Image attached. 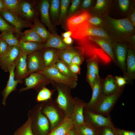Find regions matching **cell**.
I'll list each match as a JSON object with an SVG mask.
<instances>
[{
    "instance_id": "19",
    "label": "cell",
    "mask_w": 135,
    "mask_h": 135,
    "mask_svg": "<svg viewBox=\"0 0 135 135\" xmlns=\"http://www.w3.org/2000/svg\"><path fill=\"white\" fill-rule=\"evenodd\" d=\"M87 10H82L68 16L66 21V26L68 30L71 31L76 27L87 20L91 16Z\"/></svg>"
},
{
    "instance_id": "29",
    "label": "cell",
    "mask_w": 135,
    "mask_h": 135,
    "mask_svg": "<svg viewBox=\"0 0 135 135\" xmlns=\"http://www.w3.org/2000/svg\"><path fill=\"white\" fill-rule=\"evenodd\" d=\"M44 43L24 42L19 40L18 47L21 52L27 54L43 48Z\"/></svg>"
},
{
    "instance_id": "49",
    "label": "cell",
    "mask_w": 135,
    "mask_h": 135,
    "mask_svg": "<svg viewBox=\"0 0 135 135\" xmlns=\"http://www.w3.org/2000/svg\"><path fill=\"white\" fill-rule=\"evenodd\" d=\"M114 78L119 87L124 86L126 84H128L125 78L123 77L116 76L114 77Z\"/></svg>"
},
{
    "instance_id": "35",
    "label": "cell",
    "mask_w": 135,
    "mask_h": 135,
    "mask_svg": "<svg viewBox=\"0 0 135 135\" xmlns=\"http://www.w3.org/2000/svg\"><path fill=\"white\" fill-rule=\"evenodd\" d=\"M28 118L26 122L16 130L14 135H34L31 128V119Z\"/></svg>"
},
{
    "instance_id": "59",
    "label": "cell",
    "mask_w": 135,
    "mask_h": 135,
    "mask_svg": "<svg viewBox=\"0 0 135 135\" xmlns=\"http://www.w3.org/2000/svg\"></svg>"
},
{
    "instance_id": "23",
    "label": "cell",
    "mask_w": 135,
    "mask_h": 135,
    "mask_svg": "<svg viewBox=\"0 0 135 135\" xmlns=\"http://www.w3.org/2000/svg\"><path fill=\"white\" fill-rule=\"evenodd\" d=\"M88 38L90 40L100 46L109 56L112 61L116 65H118L114 54L112 41L98 36H90L88 37Z\"/></svg>"
},
{
    "instance_id": "33",
    "label": "cell",
    "mask_w": 135,
    "mask_h": 135,
    "mask_svg": "<svg viewBox=\"0 0 135 135\" xmlns=\"http://www.w3.org/2000/svg\"><path fill=\"white\" fill-rule=\"evenodd\" d=\"M49 11L51 21L53 23L58 21L60 13V0H51L50 1Z\"/></svg>"
},
{
    "instance_id": "10",
    "label": "cell",
    "mask_w": 135,
    "mask_h": 135,
    "mask_svg": "<svg viewBox=\"0 0 135 135\" xmlns=\"http://www.w3.org/2000/svg\"><path fill=\"white\" fill-rule=\"evenodd\" d=\"M38 72L45 76L51 81L52 83L55 82L63 84L68 86L71 89L76 88L78 84L77 81L62 74L55 65L45 68L43 70Z\"/></svg>"
},
{
    "instance_id": "54",
    "label": "cell",
    "mask_w": 135,
    "mask_h": 135,
    "mask_svg": "<svg viewBox=\"0 0 135 135\" xmlns=\"http://www.w3.org/2000/svg\"><path fill=\"white\" fill-rule=\"evenodd\" d=\"M63 40L66 44L71 46L73 42V40L70 37L63 38Z\"/></svg>"
},
{
    "instance_id": "55",
    "label": "cell",
    "mask_w": 135,
    "mask_h": 135,
    "mask_svg": "<svg viewBox=\"0 0 135 135\" xmlns=\"http://www.w3.org/2000/svg\"><path fill=\"white\" fill-rule=\"evenodd\" d=\"M72 32L70 30L63 32L61 34L62 36L64 38L70 37L72 36Z\"/></svg>"
},
{
    "instance_id": "50",
    "label": "cell",
    "mask_w": 135,
    "mask_h": 135,
    "mask_svg": "<svg viewBox=\"0 0 135 135\" xmlns=\"http://www.w3.org/2000/svg\"><path fill=\"white\" fill-rule=\"evenodd\" d=\"M8 46L6 42L4 40L0 38V56L6 52Z\"/></svg>"
},
{
    "instance_id": "15",
    "label": "cell",
    "mask_w": 135,
    "mask_h": 135,
    "mask_svg": "<svg viewBox=\"0 0 135 135\" xmlns=\"http://www.w3.org/2000/svg\"><path fill=\"white\" fill-rule=\"evenodd\" d=\"M86 103L78 97L74 98L73 108L70 118L75 128L84 123L83 110Z\"/></svg>"
},
{
    "instance_id": "14",
    "label": "cell",
    "mask_w": 135,
    "mask_h": 135,
    "mask_svg": "<svg viewBox=\"0 0 135 135\" xmlns=\"http://www.w3.org/2000/svg\"><path fill=\"white\" fill-rule=\"evenodd\" d=\"M42 49L27 54V62L29 75L33 72L42 71L45 68Z\"/></svg>"
},
{
    "instance_id": "27",
    "label": "cell",
    "mask_w": 135,
    "mask_h": 135,
    "mask_svg": "<svg viewBox=\"0 0 135 135\" xmlns=\"http://www.w3.org/2000/svg\"><path fill=\"white\" fill-rule=\"evenodd\" d=\"M74 127L70 119L66 118L59 124L51 130L47 135H66Z\"/></svg>"
},
{
    "instance_id": "36",
    "label": "cell",
    "mask_w": 135,
    "mask_h": 135,
    "mask_svg": "<svg viewBox=\"0 0 135 135\" xmlns=\"http://www.w3.org/2000/svg\"><path fill=\"white\" fill-rule=\"evenodd\" d=\"M12 32L2 33L0 38L4 40L8 46H16L18 47L19 40L16 36Z\"/></svg>"
},
{
    "instance_id": "8",
    "label": "cell",
    "mask_w": 135,
    "mask_h": 135,
    "mask_svg": "<svg viewBox=\"0 0 135 135\" xmlns=\"http://www.w3.org/2000/svg\"><path fill=\"white\" fill-rule=\"evenodd\" d=\"M83 115L84 123L96 129L99 130L105 127H115L110 116L106 117L96 113L85 106Z\"/></svg>"
},
{
    "instance_id": "53",
    "label": "cell",
    "mask_w": 135,
    "mask_h": 135,
    "mask_svg": "<svg viewBox=\"0 0 135 135\" xmlns=\"http://www.w3.org/2000/svg\"><path fill=\"white\" fill-rule=\"evenodd\" d=\"M92 0H84L82 3L81 8L82 10H84L88 7L91 5Z\"/></svg>"
},
{
    "instance_id": "34",
    "label": "cell",
    "mask_w": 135,
    "mask_h": 135,
    "mask_svg": "<svg viewBox=\"0 0 135 135\" xmlns=\"http://www.w3.org/2000/svg\"><path fill=\"white\" fill-rule=\"evenodd\" d=\"M70 2V0H60V13L57 21V24H61L66 18L68 16Z\"/></svg>"
},
{
    "instance_id": "31",
    "label": "cell",
    "mask_w": 135,
    "mask_h": 135,
    "mask_svg": "<svg viewBox=\"0 0 135 135\" xmlns=\"http://www.w3.org/2000/svg\"><path fill=\"white\" fill-rule=\"evenodd\" d=\"M20 40L24 42H32L44 43L38 34L32 28L25 30L19 36Z\"/></svg>"
},
{
    "instance_id": "16",
    "label": "cell",
    "mask_w": 135,
    "mask_h": 135,
    "mask_svg": "<svg viewBox=\"0 0 135 135\" xmlns=\"http://www.w3.org/2000/svg\"><path fill=\"white\" fill-rule=\"evenodd\" d=\"M27 54L20 51L16 60L14 71L16 79L23 80L29 75L27 62Z\"/></svg>"
},
{
    "instance_id": "48",
    "label": "cell",
    "mask_w": 135,
    "mask_h": 135,
    "mask_svg": "<svg viewBox=\"0 0 135 135\" xmlns=\"http://www.w3.org/2000/svg\"><path fill=\"white\" fill-rule=\"evenodd\" d=\"M68 66L70 70L72 73L77 75L80 74V66L76 64H71Z\"/></svg>"
},
{
    "instance_id": "46",
    "label": "cell",
    "mask_w": 135,
    "mask_h": 135,
    "mask_svg": "<svg viewBox=\"0 0 135 135\" xmlns=\"http://www.w3.org/2000/svg\"><path fill=\"white\" fill-rule=\"evenodd\" d=\"M87 22L91 25L94 26H98L103 23L102 20L96 16H91L88 19Z\"/></svg>"
},
{
    "instance_id": "42",
    "label": "cell",
    "mask_w": 135,
    "mask_h": 135,
    "mask_svg": "<svg viewBox=\"0 0 135 135\" xmlns=\"http://www.w3.org/2000/svg\"><path fill=\"white\" fill-rule=\"evenodd\" d=\"M81 1L80 0H70L71 4L68 9V16L74 14L77 12Z\"/></svg>"
},
{
    "instance_id": "38",
    "label": "cell",
    "mask_w": 135,
    "mask_h": 135,
    "mask_svg": "<svg viewBox=\"0 0 135 135\" xmlns=\"http://www.w3.org/2000/svg\"><path fill=\"white\" fill-rule=\"evenodd\" d=\"M75 129L80 135H98V134L99 130L95 129L84 123Z\"/></svg>"
},
{
    "instance_id": "45",
    "label": "cell",
    "mask_w": 135,
    "mask_h": 135,
    "mask_svg": "<svg viewBox=\"0 0 135 135\" xmlns=\"http://www.w3.org/2000/svg\"><path fill=\"white\" fill-rule=\"evenodd\" d=\"M84 52L78 54L72 58L71 64H74L80 66L82 63L84 59Z\"/></svg>"
},
{
    "instance_id": "57",
    "label": "cell",
    "mask_w": 135,
    "mask_h": 135,
    "mask_svg": "<svg viewBox=\"0 0 135 135\" xmlns=\"http://www.w3.org/2000/svg\"><path fill=\"white\" fill-rule=\"evenodd\" d=\"M6 8L2 0H0V12Z\"/></svg>"
},
{
    "instance_id": "2",
    "label": "cell",
    "mask_w": 135,
    "mask_h": 135,
    "mask_svg": "<svg viewBox=\"0 0 135 135\" xmlns=\"http://www.w3.org/2000/svg\"><path fill=\"white\" fill-rule=\"evenodd\" d=\"M57 92L54 101L66 118H70L73 108L74 98L70 92L71 88L68 86L55 82L52 83Z\"/></svg>"
},
{
    "instance_id": "12",
    "label": "cell",
    "mask_w": 135,
    "mask_h": 135,
    "mask_svg": "<svg viewBox=\"0 0 135 135\" xmlns=\"http://www.w3.org/2000/svg\"><path fill=\"white\" fill-rule=\"evenodd\" d=\"M20 52L19 48L16 46H8L6 52L0 56V66L6 72L15 66L16 60Z\"/></svg>"
},
{
    "instance_id": "4",
    "label": "cell",
    "mask_w": 135,
    "mask_h": 135,
    "mask_svg": "<svg viewBox=\"0 0 135 135\" xmlns=\"http://www.w3.org/2000/svg\"><path fill=\"white\" fill-rule=\"evenodd\" d=\"M71 31L72 33V36L76 40L95 36L102 38L112 41L106 31L104 28L92 26L87 21L78 25Z\"/></svg>"
},
{
    "instance_id": "21",
    "label": "cell",
    "mask_w": 135,
    "mask_h": 135,
    "mask_svg": "<svg viewBox=\"0 0 135 135\" xmlns=\"http://www.w3.org/2000/svg\"><path fill=\"white\" fill-rule=\"evenodd\" d=\"M15 68L14 66L10 69L8 72L9 77L6 86L1 92L2 96V103L4 106L6 105V100L10 94L16 90V87L18 84L23 82L22 80L15 79L14 72Z\"/></svg>"
},
{
    "instance_id": "18",
    "label": "cell",
    "mask_w": 135,
    "mask_h": 135,
    "mask_svg": "<svg viewBox=\"0 0 135 135\" xmlns=\"http://www.w3.org/2000/svg\"><path fill=\"white\" fill-rule=\"evenodd\" d=\"M126 72L123 77L128 84L135 79V54L134 50L128 46L126 62Z\"/></svg>"
},
{
    "instance_id": "9",
    "label": "cell",
    "mask_w": 135,
    "mask_h": 135,
    "mask_svg": "<svg viewBox=\"0 0 135 135\" xmlns=\"http://www.w3.org/2000/svg\"><path fill=\"white\" fill-rule=\"evenodd\" d=\"M26 86L20 88L19 92L32 89L38 92L40 90L50 84L51 81L45 76L38 72L30 74L25 79Z\"/></svg>"
},
{
    "instance_id": "37",
    "label": "cell",
    "mask_w": 135,
    "mask_h": 135,
    "mask_svg": "<svg viewBox=\"0 0 135 135\" xmlns=\"http://www.w3.org/2000/svg\"><path fill=\"white\" fill-rule=\"evenodd\" d=\"M56 90L54 89L50 90L46 86L43 88L38 92L36 98V101L42 102L52 98V96Z\"/></svg>"
},
{
    "instance_id": "7",
    "label": "cell",
    "mask_w": 135,
    "mask_h": 135,
    "mask_svg": "<svg viewBox=\"0 0 135 135\" xmlns=\"http://www.w3.org/2000/svg\"><path fill=\"white\" fill-rule=\"evenodd\" d=\"M124 88V86L120 87L114 93L107 96H104L92 111L105 116H110V112L122 94Z\"/></svg>"
},
{
    "instance_id": "3",
    "label": "cell",
    "mask_w": 135,
    "mask_h": 135,
    "mask_svg": "<svg viewBox=\"0 0 135 135\" xmlns=\"http://www.w3.org/2000/svg\"><path fill=\"white\" fill-rule=\"evenodd\" d=\"M42 103L35 105L28 112L32 120L31 128L34 135H47L50 130V122L41 111Z\"/></svg>"
},
{
    "instance_id": "20",
    "label": "cell",
    "mask_w": 135,
    "mask_h": 135,
    "mask_svg": "<svg viewBox=\"0 0 135 135\" xmlns=\"http://www.w3.org/2000/svg\"><path fill=\"white\" fill-rule=\"evenodd\" d=\"M100 76L97 77L92 90L91 98L89 102L86 103L85 106L86 108L92 111L104 96L102 90V83L103 80Z\"/></svg>"
},
{
    "instance_id": "24",
    "label": "cell",
    "mask_w": 135,
    "mask_h": 135,
    "mask_svg": "<svg viewBox=\"0 0 135 135\" xmlns=\"http://www.w3.org/2000/svg\"><path fill=\"white\" fill-rule=\"evenodd\" d=\"M83 52H84V50L82 48L72 46L70 48L63 50H58L57 54L59 59L69 65L71 64L72 60L74 56Z\"/></svg>"
},
{
    "instance_id": "28",
    "label": "cell",
    "mask_w": 135,
    "mask_h": 135,
    "mask_svg": "<svg viewBox=\"0 0 135 135\" xmlns=\"http://www.w3.org/2000/svg\"><path fill=\"white\" fill-rule=\"evenodd\" d=\"M58 50L52 48L42 49V57L45 68L54 65L59 59L57 54Z\"/></svg>"
},
{
    "instance_id": "44",
    "label": "cell",
    "mask_w": 135,
    "mask_h": 135,
    "mask_svg": "<svg viewBox=\"0 0 135 135\" xmlns=\"http://www.w3.org/2000/svg\"><path fill=\"white\" fill-rule=\"evenodd\" d=\"M114 128L105 127L102 128L99 130L98 135H116L114 130Z\"/></svg>"
},
{
    "instance_id": "5",
    "label": "cell",
    "mask_w": 135,
    "mask_h": 135,
    "mask_svg": "<svg viewBox=\"0 0 135 135\" xmlns=\"http://www.w3.org/2000/svg\"><path fill=\"white\" fill-rule=\"evenodd\" d=\"M76 40L78 46L84 49V56L88 59L96 55L99 61L104 64H108L112 61L110 57L101 48L88 37Z\"/></svg>"
},
{
    "instance_id": "17",
    "label": "cell",
    "mask_w": 135,
    "mask_h": 135,
    "mask_svg": "<svg viewBox=\"0 0 135 135\" xmlns=\"http://www.w3.org/2000/svg\"><path fill=\"white\" fill-rule=\"evenodd\" d=\"M112 48L116 55L118 65L124 75L126 72V62L128 50L126 45L122 42H112Z\"/></svg>"
},
{
    "instance_id": "56",
    "label": "cell",
    "mask_w": 135,
    "mask_h": 135,
    "mask_svg": "<svg viewBox=\"0 0 135 135\" xmlns=\"http://www.w3.org/2000/svg\"><path fill=\"white\" fill-rule=\"evenodd\" d=\"M130 22L134 26H135V13L134 12L130 16Z\"/></svg>"
},
{
    "instance_id": "1",
    "label": "cell",
    "mask_w": 135,
    "mask_h": 135,
    "mask_svg": "<svg viewBox=\"0 0 135 135\" xmlns=\"http://www.w3.org/2000/svg\"><path fill=\"white\" fill-rule=\"evenodd\" d=\"M134 26L127 18L115 19L106 15L104 17L103 28L112 41L126 42L134 33Z\"/></svg>"
},
{
    "instance_id": "13",
    "label": "cell",
    "mask_w": 135,
    "mask_h": 135,
    "mask_svg": "<svg viewBox=\"0 0 135 135\" xmlns=\"http://www.w3.org/2000/svg\"><path fill=\"white\" fill-rule=\"evenodd\" d=\"M0 14L20 32H22L23 28H31L33 26L32 23L23 20L16 14L6 8L0 12Z\"/></svg>"
},
{
    "instance_id": "51",
    "label": "cell",
    "mask_w": 135,
    "mask_h": 135,
    "mask_svg": "<svg viewBox=\"0 0 135 135\" xmlns=\"http://www.w3.org/2000/svg\"><path fill=\"white\" fill-rule=\"evenodd\" d=\"M118 3L121 10L123 11H126L128 9L129 4L128 0H119Z\"/></svg>"
},
{
    "instance_id": "22",
    "label": "cell",
    "mask_w": 135,
    "mask_h": 135,
    "mask_svg": "<svg viewBox=\"0 0 135 135\" xmlns=\"http://www.w3.org/2000/svg\"><path fill=\"white\" fill-rule=\"evenodd\" d=\"M50 1L42 0L38 4V9L40 16V20L50 31L53 32L54 26L51 22L49 14Z\"/></svg>"
},
{
    "instance_id": "47",
    "label": "cell",
    "mask_w": 135,
    "mask_h": 135,
    "mask_svg": "<svg viewBox=\"0 0 135 135\" xmlns=\"http://www.w3.org/2000/svg\"><path fill=\"white\" fill-rule=\"evenodd\" d=\"M116 135H135L134 131L126 130L117 128H114Z\"/></svg>"
},
{
    "instance_id": "43",
    "label": "cell",
    "mask_w": 135,
    "mask_h": 135,
    "mask_svg": "<svg viewBox=\"0 0 135 135\" xmlns=\"http://www.w3.org/2000/svg\"><path fill=\"white\" fill-rule=\"evenodd\" d=\"M97 77H98L94 72L87 68L86 81L89 84L92 90L93 88L95 81Z\"/></svg>"
},
{
    "instance_id": "39",
    "label": "cell",
    "mask_w": 135,
    "mask_h": 135,
    "mask_svg": "<svg viewBox=\"0 0 135 135\" xmlns=\"http://www.w3.org/2000/svg\"><path fill=\"white\" fill-rule=\"evenodd\" d=\"M0 31L2 33L12 32L19 36L22 33L6 21L0 14Z\"/></svg>"
},
{
    "instance_id": "58",
    "label": "cell",
    "mask_w": 135,
    "mask_h": 135,
    "mask_svg": "<svg viewBox=\"0 0 135 135\" xmlns=\"http://www.w3.org/2000/svg\"><path fill=\"white\" fill-rule=\"evenodd\" d=\"M70 131L71 135H80L74 127Z\"/></svg>"
},
{
    "instance_id": "11",
    "label": "cell",
    "mask_w": 135,
    "mask_h": 135,
    "mask_svg": "<svg viewBox=\"0 0 135 135\" xmlns=\"http://www.w3.org/2000/svg\"><path fill=\"white\" fill-rule=\"evenodd\" d=\"M36 4L35 1L22 0L17 14L23 20L31 23L38 17Z\"/></svg>"
},
{
    "instance_id": "30",
    "label": "cell",
    "mask_w": 135,
    "mask_h": 135,
    "mask_svg": "<svg viewBox=\"0 0 135 135\" xmlns=\"http://www.w3.org/2000/svg\"><path fill=\"white\" fill-rule=\"evenodd\" d=\"M34 24L31 28L38 34L43 40L46 42L50 36L51 33L48 31L43 24L40 21L38 17L34 20Z\"/></svg>"
},
{
    "instance_id": "32",
    "label": "cell",
    "mask_w": 135,
    "mask_h": 135,
    "mask_svg": "<svg viewBox=\"0 0 135 135\" xmlns=\"http://www.w3.org/2000/svg\"><path fill=\"white\" fill-rule=\"evenodd\" d=\"M54 65L58 70L63 75L77 81L78 75L71 72L68 65L66 63L59 59Z\"/></svg>"
},
{
    "instance_id": "25",
    "label": "cell",
    "mask_w": 135,
    "mask_h": 135,
    "mask_svg": "<svg viewBox=\"0 0 135 135\" xmlns=\"http://www.w3.org/2000/svg\"><path fill=\"white\" fill-rule=\"evenodd\" d=\"M72 46L64 43L63 39L55 33H51L48 39L43 44L44 48H52L60 50L69 48Z\"/></svg>"
},
{
    "instance_id": "6",
    "label": "cell",
    "mask_w": 135,
    "mask_h": 135,
    "mask_svg": "<svg viewBox=\"0 0 135 135\" xmlns=\"http://www.w3.org/2000/svg\"><path fill=\"white\" fill-rule=\"evenodd\" d=\"M42 103L41 112L49 120L50 130L59 124L66 118L52 98Z\"/></svg>"
},
{
    "instance_id": "52",
    "label": "cell",
    "mask_w": 135,
    "mask_h": 135,
    "mask_svg": "<svg viewBox=\"0 0 135 135\" xmlns=\"http://www.w3.org/2000/svg\"><path fill=\"white\" fill-rule=\"evenodd\" d=\"M106 1L104 0H97L94 6L96 10H100L103 8L105 6Z\"/></svg>"
},
{
    "instance_id": "41",
    "label": "cell",
    "mask_w": 135,
    "mask_h": 135,
    "mask_svg": "<svg viewBox=\"0 0 135 135\" xmlns=\"http://www.w3.org/2000/svg\"><path fill=\"white\" fill-rule=\"evenodd\" d=\"M22 0H2L6 8L11 10L17 14Z\"/></svg>"
},
{
    "instance_id": "40",
    "label": "cell",
    "mask_w": 135,
    "mask_h": 135,
    "mask_svg": "<svg viewBox=\"0 0 135 135\" xmlns=\"http://www.w3.org/2000/svg\"><path fill=\"white\" fill-rule=\"evenodd\" d=\"M99 60L96 55L87 59L86 61L87 68L94 72L98 77L99 75Z\"/></svg>"
},
{
    "instance_id": "26",
    "label": "cell",
    "mask_w": 135,
    "mask_h": 135,
    "mask_svg": "<svg viewBox=\"0 0 135 135\" xmlns=\"http://www.w3.org/2000/svg\"><path fill=\"white\" fill-rule=\"evenodd\" d=\"M114 77L108 75L104 79L102 83V90L103 96H107L112 94L119 88Z\"/></svg>"
}]
</instances>
